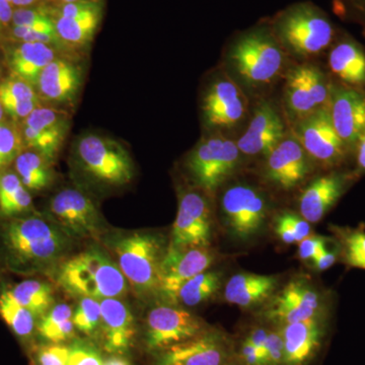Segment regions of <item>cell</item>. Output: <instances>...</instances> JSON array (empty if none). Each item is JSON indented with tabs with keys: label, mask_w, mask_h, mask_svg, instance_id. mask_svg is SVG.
<instances>
[{
	"label": "cell",
	"mask_w": 365,
	"mask_h": 365,
	"mask_svg": "<svg viewBox=\"0 0 365 365\" xmlns=\"http://www.w3.org/2000/svg\"><path fill=\"white\" fill-rule=\"evenodd\" d=\"M216 260L217 257L211 247L182 251L168 249L163 263L160 294L170 300L182 283L209 270Z\"/></svg>",
	"instance_id": "obj_21"
},
{
	"label": "cell",
	"mask_w": 365,
	"mask_h": 365,
	"mask_svg": "<svg viewBox=\"0 0 365 365\" xmlns=\"http://www.w3.org/2000/svg\"><path fill=\"white\" fill-rule=\"evenodd\" d=\"M325 299L306 280H292L271 299L265 317L278 326L309 319H324Z\"/></svg>",
	"instance_id": "obj_14"
},
{
	"label": "cell",
	"mask_w": 365,
	"mask_h": 365,
	"mask_svg": "<svg viewBox=\"0 0 365 365\" xmlns=\"http://www.w3.org/2000/svg\"><path fill=\"white\" fill-rule=\"evenodd\" d=\"M241 160L237 143L215 134L201 139L186 158L187 174L195 186L213 194L235 174Z\"/></svg>",
	"instance_id": "obj_7"
},
{
	"label": "cell",
	"mask_w": 365,
	"mask_h": 365,
	"mask_svg": "<svg viewBox=\"0 0 365 365\" xmlns=\"http://www.w3.org/2000/svg\"><path fill=\"white\" fill-rule=\"evenodd\" d=\"M53 18L51 14L42 7H24L14 11L13 26H28Z\"/></svg>",
	"instance_id": "obj_45"
},
{
	"label": "cell",
	"mask_w": 365,
	"mask_h": 365,
	"mask_svg": "<svg viewBox=\"0 0 365 365\" xmlns=\"http://www.w3.org/2000/svg\"><path fill=\"white\" fill-rule=\"evenodd\" d=\"M69 347L60 344L43 345L36 349V365H67Z\"/></svg>",
	"instance_id": "obj_40"
},
{
	"label": "cell",
	"mask_w": 365,
	"mask_h": 365,
	"mask_svg": "<svg viewBox=\"0 0 365 365\" xmlns=\"http://www.w3.org/2000/svg\"><path fill=\"white\" fill-rule=\"evenodd\" d=\"M55 1L60 6V4H69V2L78 1V0H55Z\"/></svg>",
	"instance_id": "obj_56"
},
{
	"label": "cell",
	"mask_w": 365,
	"mask_h": 365,
	"mask_svg": "<svg viewBox=\"0 0 365 365\" xmlns=\"http://www.w3.org/2000/svg\"><path fill=\"white\" fill-rule=\"evenodd\" d=\"M208 326L202 319L173 304L153 307L146 318L145 342L151 351L163 352L200 335Z\"/></svg>",
	"instance_id": "obj_10"
},
{
	"label": "cell",
	"mask_w": 365,
	"mask_h": 365,
	"mask_svg": "<svg viewBox=\"0 0 365 365\" xmlns=\"http://www.w3.org/2000/svg\"><path fill=\"white\" fill-rule=\"evenodd\" d=\"M54 46L43 43L20 42L9 53V66L16 78L35 88L41 72L58 58Z\"/></svg>",
	"instance_id": "obj_27"
},
{
	"label": "cell",
	"mask_w": 365,
	"mask_h": 365,
	"mask_svg": "<svg viewBox=\"0 0 365 365\" xmlns=\"http://www.w3.org/2000/svg\"><path fill=\"white\" fill-rule=\"evenodd\" d=\"M71 158L74 169L93 189H122L135 177V165L123 144L96 132H86L76 139Z\"/></svg>",
	"instance_id": "obj_4"
},
{
	"label": "cell",
	"mask_w": 365,
	"mask_h": 365,
	"mask_svg": "<svg viewBox=\"0 0 365 365\" xmlns=\"http://www.w3.org/2000/svg\"><path fill=\"white\" fill-rule=\"evenodd\" d=\"M329 67L346 86L365 93V51L356 41H338L329 53Z\"/></svg>",
	"instance_id": "obj_26"
},
{
	"label": "cell",
	"mask_w": 365,
	"mask_h": 365,
	"mask_svg": "<svg viewBox=\"0 0 365 365\" xmlns=\"http://www.w3.org/2000/svg\"><path fill=\"white\" fill-rule=\"evenodd\" d=\"M338 260H339V250L337 246L334 250L325 248L311 262L312 268L317 272H324L332 267Z\"/></svg>",
	"instance_id": "obj_48"
},
{
	"label": "cell",
	"mask_w": 365,
	"mask_h": 365,
	"mask_svg": "<svg viewBox=\"0 0 365 365\" xmlns=\"http://www.w3.org/2000/svg\"><path fill=\"white\" fill-rule=\"evenodd\" d=\"M355 153H356V170L354 174L357 177L365 174V133L359 139L356 146H355Z\"/></svg>",
	"instance_id": "obj_51"
},
{
	"label": "cell",
	"mask_w": 365,
	"mask_h": 365,
	"mask_svg": "<svg viewBox=\"0 0 365 365\" xmlns=\"http://www.w3.org/2000/svg\"><path fill=\"white\" fill-rule=\"evenodd\" d=\"M332 85L326 74L314 64H302L288 71L284 86L288 117L299 122L312 113L328 107Z\"/></svg>",
	"instance_id": "obj_12"
},
{
	"label": "cell",
	"mask_w": 365,
	"mask_h": 365,
	"mask_svg": "<svg viewBox=\"0 0 365 365\" xmlns=\"http://www.w3.org/2000/svg\"><path fill=\"white\" fill-rule=\"evenodd\" d=\"M225 365H230V364H225Z\"/></svg>",
	"instance_id": "obj_58"
},
{
	"label": "cell",
	"mask_w": 365,
	"mask_h": 365,
	"mask_svg": "<svg viewBox=\"0 0 365 365\" xmlns=\"http://www.w3.org/2000/svg\"><path fill=\"white\" fill-rule=\"evenodd\" d=\"M227 338L218 331L205 332L160 352L158 365H225L230 359Z\"/></svg>",
	"instance_id": "obj_17"
},
{
	"label": "cell",
	"mask_w": 365,
	"mask_h": 365,
	"mask_svg": "<svg viewBox=\"0 0 365 365\" xmlns=\"http://www.w3.org/2000/svg\"><path fill=\"white\" fill-rule=\"evenodd\" d=\"M265 365H285L284 344L279 329H269L268 338L264 347Z\"/></svg>",
	"instance_id": "obj_42"
},
{
	"label": "cell",
	"mask_w": 365,
	"mask_h": 365,
	"mask_svg": "<svg viewBox=\"0 0 365 365\" xmlns=\"http://www.w3.org/2000/svg\"><path fill=\"white\" fill-rule=\"evenodd\" d=\"M13 6L7 0H0V31L9 28L13 23Z\"/></svg>",
	"instance_id": "obj_52"
},
{
	"label": "cell",
	"mask_w": 365,
	"mask_h": 365,
	"mask_svg": "<svg viewBox=\"0 0 365 365\" xmlns=\"http://www.w3.org/2000/svg\"><path fill=\"white\" fill-rule=\"evenodd\" d=\"M239 356L244 365H265L263 353L247 339L242 341Z\"/></svg>",
	"instance_id": "obj_47"
},
{
	"label": "cell",
	"mask_w": 365,
	"mask_h": 365,
	"mask_svg": "<svg viewBox=\"0 0 365 365\" xmlns=\"http://www.w3.org/2000/svg\"><path fill=\"white\" fill-rule=\"evenodd\" d=\"M83 81L81 66L71 59L59 56L41 72L35 88L40 98L59 108L74 102Z\"/></svg>",
	"instance_id": "obj_22"
},
{
	"label": "cell",
	"mask_w": 365,
	"mask_h": 365,
	"mask_svg": "<svg viewBox=\"0 0 365 365\" xmlns=\"http://www.w3.org/2000/svg\"><path fill=\"white\" fill-rule=\"evenodd\" d=\"M103 364L104 360L101 353L88 343L78 341L69 347L67 365H103Z\"/></svg>",
	"instance_id": "obj_41"
},
{
	"label": "cell",
	"mask_w": 365,
	"mask_h": 365,
	"mask_svg": "<svg viewBox=\"0 0 365 365\" xmlns=\"http://www.w3.org/2000/svg\"><path fill=\"white\" fill-rule=\"evenodd\" d=\"M11 32L14 39L20 41V42L43 43V44L54 46V47L62 44L53 18L38 21L32 25L13 26Z\"/></svg>",
	"instance_id": "obj_37"
},
{
	"label": "cell",
	"mask_w": 365,
	"mask_h": 365,
	"mask_svg": "<svg viewBox=\"0 0 365 365\" xmlns=\"http://www.w3.org/2000/svg\"><path fill=\"white\" fill-rule=\"evenodd\" d=\"M266 158L268 181L287 191L297 188L313 170V160L295 136L284 137Z\"/></svg>",
	"instance_id": "obj_18"
},
{
	"label": "cell",
	"mask_w": 365,
	"mask_h": 365,
	"mask_svg": "<svg viewBox=\"0 0 365 365\" xmlns=\"http://www.w3.org/2000/svg\"><path fill=\"white\" fill-rule=\"evenodd\" d=\"M279 278L276 275L240 272L225 283L223 297L225 302L242 309H251L272 299Z\"/></svg>",
	"instance_id": "obj_25"
},
{
	"label": "cell",
	"mask_w": 365,
	"mask_h": 365,
	"mask_svg": "<svg viewBox=\"0 0 365 365\" xmlns=\"http://www.w3.org/2000/svg\"><path fill=\"white\" fill-rule=\"evenodd\" d=\"M35 212L32 193L24 186L16 172L0 174V217L4 220L33 215Z\"/></svg>",
	"instance_id": "obj_30"
},
{
	"label": "cell",
	"mask_w": 365,
	"mask_h": 365,
	"mask_svg": "<svg viewBox=\"0 0 365 365\" xmlns=\"http://www.w3.org/2000/svg\"><path fill=\"white\" fill-rule=\"evenodd\" d=\"M284 220H287L292 234L295 237L297 244L302 242V240L307 239V237L312 235L311 223L307 222L302 215H295L292 212L281 213Z\"/></svg>",
	"instance_id": "obj_46"
},
{
	"label": "cell",
	"mask_w": 365,
	"mask_h": 365,
	"mask_svg": "<svg viewBox=\"0 0 365 365\" xmlns=\"http://www.w3.org/2000/svg\"><path fill=\"white\" fill-rule=\"evenodd\" d=\"M356 178L354 172H331L316 178L300 194V215L311 225L321 222Z\"/></svg>",
	"instance_id": "obj_19"
},
{
	"label": "cell",
	"mask_w": 365,
	"mask_h": 365,
	"mask_svg": "<svg viewBox=\"0 0 365 365\" xmlns=\"http://www.w3.org/2000/svg\"><path fill=\"white\" fill-rule=\"evenodd\" d=\"M212 218L207 199L197 191L180 196L168 249L175 251L211 247Z\"/></svg>",
	"instance_id": "obj_13"
},
{
	"label": "cell",
	"mask_w": 365,
	"mask_h": 365,
	"mask_svg": "<svg viewBox=\"0 0 365 365\" xmlns=\"http://www.w3.org/2000/svg\"><path fill=\"white\" fill-rule=\"evenodd\" d=\"M102 333L106 351L113 354L126 352L135 336V319L130 307L122 299L101 300Z\"/></svg>",
	"instance_id": "obj_23"
},
{
	"label": "cell",
	"mask_w": 365,
	"mask_h": 365,
	"mask_svg": "<svg viewBox=\"0 0 365 365\" xmlns=\"http://www.w3.org/2000/svg\"><path fill=\"white\" fill-rule=\"evenodd\" d=\"M222 223L235 241L247 242L260 235L269 215V202L260 190L235 184L223 192L220 201Z\"/></svg>",
	"instance_id": "obj_9"
},
{
	"label": "cell",
	"mask_w": 365,
	"mask_h": 365,
	"mask_svg": "<svg viewBox=\"0 0 365 365\" xmlns=\"http://www.w3.org/2000/svg\"><path fill=\"white\" fill-rule=\"evenodd\" d=\"M50 276L61 289L79 299H123L130 290L112 255L98 244L67 257Z\"/></svg>",
	"instance_id": "obj_2"
},
{
	"label": "cell",
	"mask_w": 365,
	"mask_h": 365,
	"mask_svg": "<svg viewBox=\"0 0 365 365\" xmlns=\"http://www.w3.org/2000/svg\"><path fill=\"white\" fill-rule=\"evenodd\" d=\"M334 241L339 250V260L350 268L365 270V228L364 227H329Z\"/></svg>",
	"instance_id": "obj_35"
},
{
	"label": "cell",
	"mask_w": 365,
	"mask_h": 365,
	"mask_svg": "<svg viewBox=\"0 0 365 365\" xmlns=\"http://www.w3.org/2000/svg\"><path fill=\"white\" fill-rule=\"evenodd\" d=\"M73 324L76 330L86 336L100 332L102 323L101 300L81 297L73 311Z\"/></svg>",
	"instance_id": "obj_38"
},
{
	"label": "cell",
	"mask_w": 365,
	"mask_h": 365,
	"mask_svg": "<svg viewBox=\"0 0 365 365\" xmlns=\"http://www.w3.org/2000/svg\"><path fill=\"white\" fill-rule=\"evenodd\" d=\"M11 6L24 9V7H30L37 2V0H7Z\"/></svg>",
	"instance_id": "obj_54"
},
{
	"label": "cell",
	"mask_w": 365,
	"mask_h": 365,
	"mask_svg": "<svg viewBox=\"0 0 365 365\" xmlns=\"http://www.w3.org/2000/svg\"><path fill=\"white\" fill-rule=\"evenodd\" d=\"M103 239L136 297L145 299L160 292L163 263L169 246L162 234L131 230L106 234Z\"/></svg>",
	"instance_id": "obj_3"
},
{
	"label": "cell",
	"mask_w": 365,
	"mask_h": 365,
	"mask_svg": "<svg viewBox=\"0 0 365 365\" xmlns=\"http://www.w3.org/2000/svg\"><path fill=\"white\" fill-rule=\"evenodd\" d=\"M49 216L33 213L0 222V263L9 272L51 274L73 245Z\"/></svg>",
	"instance_id": "obj_1"
},
{
	"label": "cell",
	"mask_w": 365,
	"mask_h": 365,
	"mask_svg": "<svg viewBox=\"0 0 365 365\" xmlns=\"http://www.w3.org/2000/svg\"><path fill=\"white\" fill-rule=\"evenodd\" d=\"M47 215L74 242H98L107 234L100 209L85 189L60 190L50 199Z\"/></svg>",
	"instance_id": "obj_8"
},
{
	"label": "cell",
	"mask_w": 365,
	"mask_h": 365,
	"mask_svg": "<svg viewBox=\"0 0 365 365\" xmlns=\"http://www.w3.org/2000/svg\"><path fill=\"white\" fill-rule=\"evenodd\" d=\"M73 311L67 304H54L38 321L37 333L43 339L53 344H60L76 335Z\"/></svg>",
	"instance_id": "obj_34"
},
{
	"label": "cell",
	"mask_w": 365,
	"mask_h": 365,
	"mask_svg": "<svg viewBox=\"0 0 365 365\" xmlns=\"http://www.w3.org/2000/svg\"><path fill=\"white\" fill-rule=\"evenodd\" d=\"M103 365H132L128 360L123 359L121 356H112L107 360H105L104 364Z\"/></svg>",
	"instance_id": "obj_53"
},
{
	"label": "cell",
	"mask_w": 365,
	"mask_h": 365,
	"mask_svg": "<svg viewBox=\"0 0 365 365\" xmlns=\"http://www.w3.org/2000/svg\"><path fill=\"white\" fill-rule=\"evenodd\" d=\"M248 103L239 86L227 76H220L204 93L202 116L209 129L225 130L241 123Z\"/></svg>",
	"instance_id": "obj_15"
},
{
	"label": "cell",
	"mask_w": 365,
	"mask_h": 365,
	"mask_svg": "<svg viewBox=\"0 0 365 365\" xmlns=\"http://www.w3.org/2000/svg\"><path fill=\"white\" fill-rule=\"evenodd\" d=\"M24 150L20 127L6 122L0 124V174L9 169Z\"/></svg>",
	"instance_id": "obj_39"
},
{
	"label": "cell",
	"mask_w": 365,
	"mask_h": 365,
	"mask_svg": "<svg viewBox=\"0 0 365 365\" xmlns=\"http://www.w3.org/2000/svg\"><path fill=\"white\" fill-rule=\"evenodd\" d=\"M274 230L275 234L281 240L283 244L294 245L297 244L294 234L290 230L289 225L284 220L282 215H278L274 222Z\"/></svg>",
	"instance_id": "obj_49"
},
{
	"label": "cell",
	"mask_w": 365,
	"mask_h": 365,
	"mask_svg": "<svg viewBox=\"0 0 365 365\" xmlns=\"http://www.w3.org/2000/svg\"><path fill=\"white\" fill-rule=\"evenodd\" d=\"M332 240L322 235H309L307 239L299 242L297 257L299 260L312 262L324 249L327 248V245Z\"/></svg>",
	"instance_id": "obj_43"
},
{
	"label": "cell",
	"mask_w": 365,
	"mask_h": 365,
	"mask_svg": "<svg viewBox=\"0 0 365 365\" xmlns=\"http://www.w3.org/2000/svg\"><path fill=\"white\" fill-rule=\"evenodd\" d=\"M277 327L284 344L285 365H307L316 356L325 334L323 319Z\"/></svg>",
	"instance_id": "obj_24"
},
{
	"label": "cell",
	"mask_w": 365,
	"mask_h": 365,
	"mask_svg": "<svg viewBox=\"0 0 365 365\" xmlns=\"http://www.w3.org/2000/svg\"><path fill=\"white\" fill-rule=\"evenodd\" d=\"M46 1H52V0H46ZM55 1V0H54Z\"/></svg>",
	"instance_id": "obj_57"
},
{
	"label": "cell",
	"mask_w": 365,
	"mask_h": 365,
	"mask_svg": "<svg viewBox=\"0 0 365 365\" xmlns=\"http://www.w3.org/2000/svg\"><path fill=\"white\" fill-rule=\"evenodd\" d=\"M295 138L313 163L327 169L339 167L350 153L334 128L328 107L297 122Z\"/></svg>",
	"instance_id": "obj_11"
},
{
	"label": "cell",
	"mask_w": 365,
	"mask_h": 365,
	"mask_svg": "<svg viewBox=\"0 0 365 365\" xmlns=\"http://www.w3.org/2000/svg\"><path fill=\"white\" fill-rule=\"evenodd\" d=\"M0 318L21 340L31 339L37 332L39 319L30 309L19 304L6 288L0 292Z\"/></svg>",
	"instance_id": "obj_36"
},
{
	"label": "cell",
	"mask_w": 365,
	"mask_h": 365,
	"mask_svg": "<svg viewBox=\"0 0 365 365\" xmlns=\"http://www.w3.org/2000/svg\"><path fill=\"white\" fill-rule=\"evenodd\" d=\"M335 33L328 16L309 4L289 7L274 23L273 34L281 46L302 58L321 54L332 44Z\"/></svg>",
	"instance_id": "obj_6"
},
{
	"label": "cell",
	"mask_w": 365,
	"mask_h": 365,
	"mask_svg": "<svg viewBox=\"0 0 365 365\" xmlns=\"http://www.w3.org/2000/svg\"><path fill=\"white\" fill-rule=\"evenodd\" d=\"M329 112L334 128L350 153L365 133V93L343 86H332Z\"/></svg>",
	"instance_id": "obj_16"
},
{
	"label": "cell",
	"mask_w": 365,
	"mask_h": 365,
	"mask_svg": "<svg viewBox=\"0 0 365 365\" xmlns=\"http://www.w3.org/2000/svg\"><path fill=\"white\" fill-rule=\"evenodd\" d=\"M335 6L341 16L357 21L365 29V0H335Z\"/></svg>",
	"instance_id": "obj_44"
},
{
	"label": "cell",
	"mask_w": 365,
	"mask_h": 365,
	"mask_svg": "<svg viewBox=\"0 0 365 365\" xmlns=\"http://www.w3.org/2000/svg\"><path fill=\"white\" fill-rule=\"evenodd\" d=\"M227 58L237 78L252 88L273 83L287 61L279 41L265 29L244 34L230 47Z\"/></svg>",
	"instance_id": "obj_5"
},
{
	"label": "cell",
	"mask_w": 365,
	"mask_h": 365,
	"mask_svg": "<svg viewBox=\"0 0 365 365\" xmlns=\"http://www.w3.org/2000/svg\"><path fill=\"white\" fill-rule=\"evenodd\" d=\"M285 124L275 106L261 103L255 110L246 132L237 143L241 153L250 157H267L284 139Z\"/></svg>",
	"instance_id": "obj_20"
},
{
	"label": "cell",
	"mask_w": 365,
	"mask_h": 365,
	"mask_svg": "<svg viewBox=\"0 0 365 365\" xmlns=\"http://www.w3.org/2000/svg\"><path fill=\"white\" fill-rule=\"evenodd\" d=\"M4 115H6V112H4V108L0 104V124L4 123Z\"/></svg>",
	"instance_id": "obj_55"
},
{
	"label": "cell",
	"mask_w": 365,
	"mask_h": 365,
	"mask_svg": "<svg viewBox=\"0 0 365 365\" xmlns=\"http://www.w3.org/2000/svg\"><path fill=\"white\" fill-rule=\"evenodd\" d=\"M222 284V274L207 270L182 283L170 302L185 307H196L213 297Z\"/></svg>",
	"instance_id": "obj_33"
},
{
	"label": "cell",
	"mask_w": 365,
	"mask_h": 365,
	"mask_svg": "<svg viewBox=\"0 0 365 365\" xmlns=\"http://www.w3.org/2000/svg\"><path fill=\"white\" fill-rule=\"evenodd\" d=\"M268 333L269 329L258 327V328H255L250 332L246 339L250 341L254 346H256L264 355V347H265L266 341H267Z\"/></svg>",
	"instance_id": "obj_50"
},
{
	"label": "cell",
	"mask_w": 365,
	"mask_h": 365,
	"mask_svg": "<svg viewBox=\"0 0 365 365\" xmlns=\"http://www.w3.org/2000/svg\"><path fill=\"white\" fill-rule=\"evenodd\" d=\"M14 172L31 193H40L52 186L56 180L54 163L37 151L25 148L14 163Z\"/></svg>",
	"instance_id": "obj_28"
},
{
	"label": "cell",
	"mask_w": 365,
	"mask_h": 365,
	"mask_svg": "<svg viewBox=\"0 0 365 365\" xmlns=\"http://www.w3.org/2000/svg\"><path fill=\"white\" fill-rule=\"evenodd\" d=\"M19 304L30 309L38 319L54 304V288L51 283L39 279H26L6 287Z\"/></svg>",
	"instance_id": "obj_32"
},
{
	"label": "cell",
	"mask_w": 365,
	"mask_h": 365,
	"mask_svg": "<svg viewBox=\"0 0 365 365\" xmlns=\"http://www.w3.org/2000/svg\"><path fill=\"white\" fill-rule=\"evenodd\" d=\"M0 104L6 114L18 121H24L41 106L35 88L16 76L0 83Z\"/></svg>",
	"instance_id": "obj_29"
},
{
	"label": "cell",
	"mask_w": 365,
	"mask_h": 365,
	"mask_svg": "<svg viewBox=\"0 0 365 365\" xmlns=\"http://www.w3.org/2000/svg\"><path fill=\"white\" fill-rule=\"evenodd\" d=\"M102 16L103 9L76 18L55 16L53 19L61 42L71 47L81 48L93 41Z\"/></svg>",
	"instance_id": "obj_31"
}]
</instances>
